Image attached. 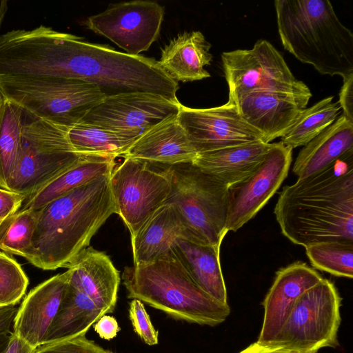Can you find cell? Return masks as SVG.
I'll use <instances>...</instances> for the list:
<instances>
[{
	"mask_svg": "<svg viewBox=\"0 0 353 353\" xmlns=\"http://www.w3.org/2000/svg\"><path fill=\"white\" fill-rule=\"evenodd\" d=\"M18 308L9 306L0 310V332L10 331Z\"/></svg>",
	"mask_w": 353,
	"mask_h": 353,
	"instance_id": "obj_40",
	"label": "cell"
},
{
	"mask_svg": "<svg viewBox=\"0 0 353 353\" xmlns=\"http://www.w3.org/2000/svg\"><path fill=\"white\" fill-rule=\"evenodd\" d=\"M94 329L101 338L106 340L114 338L120 330L115 318L107 314L103 315L95 323Z\"/></svg>",
	"mask_w": 353,
	"mask_h": 353,
	"instance_id": "obj_37",
	"label": "cell"
},
{
	"mask_svg": "<svg viewBox=\"0 0 353 353\" xmlns=\"http://www.w3.org/2000/svg\"><path fill=\"white\" fill-rule=\"evenodd\" d=\"M171 179L166 201L180 214L189 240L221 245L228 232L229 189L192 162L164 165Z\"/></svg>",
	"mask_w": 353,
	"mask_h": 353,
	"instance_id": "obj_5",
	"label": "cell"
},
{
	"mask_svg": "<svg viewBox=\"0 0 353 353\" xmlns=\"http://www.w3.org/2000/svg\"><path fill=\"white\" fill-rule=\"evenodd\" d=\"M353 151V122L344 115L308 142L299 152L292 168L298 179L321 171Z\"/></svg>",
	"mask_w": 353,
	"mask_h": 353,
	"instance_id": "obj_23",
	"label": "cell"
},
{
	"mask_svg": "<svg viewBox=\"0 0 353 353\" xmlns=\"http://www.w3.org/2000/svg\"><path fill=\"white\" fill-rule=\"evenodd\" d=\"M180 238L189 240L187 229L175 207L165 201L131 236L134 265L153 262Z\"/></svg>",
	"mask_w": 353,
	"mask_h": 353,
	"instance_id": "obj_20",
	"label": "cell"
},
{
	"mask_svg": "<svg viewBox=\"0 0 353 353\" xmlns=\"http://www.w3.org/2000/svg\"><path fill=\"white\" fill-rule=\"evenodd\" d=\"M292 150L281 141L272 143L256 170L229 189L228 232L237 231L254 218L276 193L288 174Z\"/></svg>",
	"mask_w": 353,
	"mask_h": 353,
	"instance_id": "obj_14",
	"label": "cell"
},
{
	"mask_svg": "<svg viewBox=\"0 0 353 353\" xmlns=\"http://www.w3.org/2000/svg\"><path fill=\"white\" fill-rule=\"evenodd\" d=\"M104 312L83 292L72 284L61 299L43 344L61 342L85 335Z\"/></svg>",
	"mask_w": 353,
	"mask_h": 353,
	"instance_id": "obj_25",
	"label": "cell"
},
{
	"mask_svg": "<svg viewBox=\"0 0 353 353\" xmlns=\"http://www.w3.org/2000/svg\"><path fill=\"white\" fill-rule=\"evenodd\" d=\"M28 283L21 265L6 252H0V310L17 304Z\"/></svg>",
	"mask_w": 353,
	"mask_h": 353,
	"instance_id": "obj_32",
	"label": "cell"
},
{
	"mask_svg": "<svg viewBox=\"0 0 353 353\" xmlns=\"http://www.w3.org/2000/svg\"><path fill=\"white\" fill-rule=\"evenodd\" d=\"M274 212L282 234L296 245L353 244V151L284 186Z\"/></svg>",
	"mask_w": 353,
	"mask_h": 353,
	"instance_id": "obj_1",
	"label": "cell"
},
{
	"mask_svg": "<svg viewBox=\"0 0 353 353\" xmlns=\"http://www.w3.org/2000/svg\"><path fill=\"white\" fill-rule=\"evenodd\" d=\"M122 279L128 297L138 299L176 319L214 326L230 313L191 279L172 250L153 262L125 267Z\"/></svg>",
	"mask_w": 353,
	"mask_h": 353,
	"instance_id": "obj_4",
	"label": "cell"
},
{
	"mask_svg": "<svg viewBox=\"0 0 353 353\" xmlns=\"http://www.w3.org/2000/svg\"><path fill=\"white\" fill-rule=\"evenodd\" d=\"M283 48L323 75L353 74V34L328 0H276Z\"/></svg>",
	"mask_w": 353,
	"mask_h": 353,
	"instance_id": "obj_3",
	"label": "cell"
},
{
	"mask_svg": "<svg viewBox=\"0 0 353 353\" xmlns=\"http://www.w3.org/2000/svg\"><path fill=\"white\" fill-rule=\"evenodd\" d=\"M338 101L344 115L353 122V74L343 79Z\"/></svg>",
	"mask_w": 353,
	"mask_h": 353,
	"instance_id": "obj_36",
	"label": "cell"
},
{
	"mask_svg": "<svg viewBox=\"0 0 353 353\" xmlns=\"http://www.w3.org/2000/svg\"><path fill=\"white\" fill-rule=\"evenodd\" d=\"M66 268L70 284L85 293L105 314L113 312L120 276L106 254L88 246Z\"/></svg>",
	"mask_w": 353,
	"mask_h": 353,
	"instance_id": "obj_18",
	"label": "cell"
},
{
	"mask_svg": "<svg viewBox=\"0 0 353 353\" xmlns=\"http://www.w3.org/2000/svg\"><path fill=\"white\" fill-rule=\"evenodd\" d=\"M23 110L4 98L0 107V188L9 191L21 148Z\"/></svg>",
	"mask_w": 353,
	"mask_h": 353,
	"instance_id": "obj_27",
	"label": "cell"
},
{
	"mask_svg": "<svg viewBox=\"0 0 353 353\" xmlns=\"http://www.w3.org/2000/svg\"><path fill=\"white\" fill-rule=\"evenodd\" d=\"M33 353H114L104 349L85 335L61 342L43 344Z\"/></svg>",
	"mask_w": 353,
	"mask_h": 353,
	"instance_id": "obj_33",
	"label": "cell"
},
{
	"mask_svg": "<svg viewBox=\"0 0 353 353\" xmlns=\"http://www.w3.org/2000/svg\"><path fill=\"white\" fill-rule=\"evenodd\" d=\"M272 144L259 141L198 153L192 163L230 189L256 170Z\"/></svg>",
	"mask_w": 353,
	"mask_h": 353,
	"instance_id": "obj_21",
	"label": "cell"
},
{
	"mask_svg": "<svg viewBox=\"0 0 353 353\" xmlns=\"http://www.w3.org/2000/svg\"><path fill=\"white\" fill-rule=\"evenodd\" d=\"M177 114L169 116L146 130L122 157L161 165L192 162L198 153Z\"/></svg>",
	"mask_w": 353,
	"mask_h": 353,
	"instance_id": "obj_19",
	"label": "cell"
},
{
	"mask_svg": "<svg viewBox=\"0 0 353 353\" xmlns=\"http://www.w3.org/2000/svg\"><path fill=\"white\" fill-rule=\"evenodd\" d=\"M239 353H307L281 345L262 344L255 342Z\"/></svg>",
	"mask_w": 353,
	"mask_h": 353,
	"instance_id": "obj_38",
	"label": "cell"
},
{
	"mask_svg": "<svg viewBox=\"0 0 353 353\" xmlns=\"http://www.w3.org/2000/svg\"><path fill=\"white\" fill-rule=\"evenodd\" d=\"M229 88V103L235 104L254 91H273L310 99V88L292 74L282 54L268 41L258 40L250 50L221 54Z\"/></svg>",
	"mask_w": 353,
	"mask_h": 353,
	"instance_id": "obj_9",
	"label": "cell"
},
{
	"mask_svg": "<svg viewBox=\"0 0 353 353\" xmlns=\"http://www.w3.org/2000/svg\"><path fill=\"white\" fill-rule=\"evenodd\" d=\"M328 97L305 108L290 130L281 137V142L292 149L304 146L328 126L341 113L338 102Z\"/></svg>",
	"mask_w": 353,
	"mask_h": 353,
	"instance_id": "obj_29",
	"label": "cell"
},
{
	"mask_svg": "<svg viewBox=\"0 0 353 353\" xmlns=\"http://www.w3.org/2000/svg\"><path fill=\"white\" fill-rule=\"evenodd\" d=\"M38 211L19 209L6 217L0 225V250L28 260Z\"/></svg>",
	"mask_w": 353,
	"mask_h": 353,
	"instance_id": "obj_30",
	"label": "cell"
},
{
	"mask_svg": "<svg viewBox=\"0 0 353 353\" xmlns=\"http://www.w3.org/2000/svg\"><path fill=\"white\" fill-rule=\"evenodd\" d=\"M341 305L334 285L323 279L299 296L282 328L268 344L307 353L336 347Z\"/></svg>",
	"mask_w": 353,
	"mask_h": 353,
	"instance_id": "obj_8",
	"label": "cell"
},
{
	"mask_svg": "<svg viewBox=\"0 0 353 353\" xmlns=\"http://www.w3.org/2000/svg\"><path fill=\"white\" fill-rule=\"evenodd\" d=\"M305 252L312 265L334 276L352 279L353 244L327 242L310 245Z\"/></svg>",
	"mask_w": 353,
	"mask_h": 353,
	"instance_id": "obj_31",
	"label": "cell"
},
{
	"mask_svg": "<svg viewBox=\"0 0 353 353\" xmlns=\"http://www.w3.org/2000/svg\"><path fill=\"white\" fill-rule=\"evenodd\" d=\"M12 332L11 331L0 332V353H5Z\"/></svg>",
	"mask_w": 353,
	"mask_h": 353,
	"instance_id": "obj_41",
	"label": "cell"
},
{
	"mask_svg": "<svg viewBox=\"0 0 353 353\" xmlns=\"http://www.w3.org/2000/svg\"><path fill=\"white\" fill-rule=\"evenodd\" d=\"M309 101L287 93L260 90L243 95L235 105L242 118L268 143L290 130Z\"/></svg>",
	"mask_w": 353,
	"mask_h": 353,
	"instance_id": "obj_16",
	"label": "cell"
},
{
	"mask_svg": "<svg viewBox=\"0 0 353 353\" xmlns=\"http://www.w3.org/2000/svg\"><path fill=\"white\" fill-rule=\"evenodd\" d=\"M68 131L23 110L21 153L9 191L28 197L91 155L74 150Z\"/></svg>",
	"mask_w": 353,
	"mask_h": 353,
	"instance_id": "obj_7",
	"label": "cell"
},
{
	"mask_svg": "<svg viewBox=\"0 0 353 353\" xmlns=\"http://www.w3.org/2000/svg\"><path fill=\"white\" fill-rule=\"evenodd\" d=\"M130 319L135 333L149 345H157L159 341L158 332L154 329L143 303L133 299L129 308Z\"/></svg>",
	"mask_w": 353,
	"mask_h": 353,
	"instance_id": "obj_34",
	"label": "cell"
},
{
	"mask_svg": "<svg viewBox=\"0 0 353 353\" xmlns=\"http://www.w3.org/2000/svg\"><path fill=\"white\" fill-rule=\"evenodd\" d=\"M163 16L164 8L158 3L134 0L110 4L103 12L89 17L84 24L126 54L139 55L157 39Z\"/></svg>",
	"mask_w": 353,
	"mask_h": 353,
	"instance_id": "obj_11",
	"label": "cell"
},
{
	"mask_svg": "<svg viewBox=\"0 0 353 353\" xmlns=\"http://www.w3.org/2000/svg\"><path fill=\"white\" fill-rule=\"evenodd\" d=\"M221 245H202L178 239L171 250L193 281L216 301L227 304L228 296L220 262Z\"/></svg>",
	"mask_w": 353,
	"mask_h": 353,
	"instance_id": "obj_24",
	"label": "cell"
},
{
	"mask_svg": "<svg viewBox=\"0 0 353 353\" xmlns=\"http://www.w3.org/2000/svg\"><path fill=\"white\" fill-rule=\"evenodd\" d=\"M323 278L301 261L280 269L262 305L263 321L257 342L270 343L279 332L299 296Z\"/></svg>",
	"mask_w": 353,
	"mask_h": 353,
	"instance_id": "obj_15",
	"label": "cell"
},
{
	"mask_svg": "<svg viewBox=\"0 0 353 353\" xmlns=\"http://www.w3.org/2000/svg\"><path fill=\"white\" fill-rule=\"evenodd\" d=\"M68 136L78 153L114 157L123 156L137 139L83 123L68 129Z\"/></svg>",
	"mask_w": 353,
	"mask_h": 353,
	"instance_id": "obj_28",
	"label": "cell"
},
{
	"mask_svg": "<svg viewBox=\"0 0 353 353\" xmlns=\"http://www.w3.org/2000/svg\"><path fill=\"white\" fill-rule=\"evenodd\" d=\"M5 219H6V218H5ZM5 219H0V225H1V224L2 223V222L3 221V220H4Z\"/></svg>",
	"mask_w": 353,
	"mask_h": 353,
	"instance_id": "obj_44",
	"label": "cell"
},
{
	"mask_svg": "<svg viewBox=\"0 0 353 353\" xmlns=\"http://www.w3.org/2000/svg\"><path fill=\"white\" fill-rule=\"evenodd\" d=\"M181 104L147 92L108 95L80 123L137 139L152 126L178 114Z\"/></svg>",
	"mask_w": 353,
	"mask_h": 353,
	"instance_id": "obj_12",
	"label": "cell"
},
{
	"mask_svg": "<svg viewBox=\"0 0 353 353\" xmlns=\"http://www.w3.org/2000/svg\"><path fill=\"white\" fill-rule=\"evenodd\" d=\"M110 187L116 214L132 236L167 201L171 179L164 165L124 158L112 170Z\"/></svg>",
	"mask_w": 353,
	"mask_h": 353,
	"instance_id": "obj_10",
	"label": "cell"
},
{
	"mask_svg": "<svg viewBox=\"0 0 353 353\" xmlns=\"http://www.w3.org/2000/svg\"><path fill=\"white\" fill-rule=\"evenodd\" d=\"M211 44L200 31L185 32L170 40L157 61L175 81H194L210 77L204 69L211 63Z\"/></svg>",
	"mask_w": 353,
	"mask_h": 353,
	"instance_id": "obj_22",
	"label": "cell"
},
{
	"mask_svg": "<svg viewBox=\"0 0 353 353\" xmlns=\"http://www.w3.org/2000/svg\"><path fill=\"white\" fill-rule=\"evenodd\" d=\"M110 175L100 176L37 210L28 260L37 268H66L88 247L94 234L114 213Z\"/></svg>",
	"mask_w": 353,
	"mask_h": 353,
	"instance_id": "obj_2",
	"label": "cell"
},
{
	"mask_svg": "<svg viewBox=\"0 0 353 353\" xmlns=\"http://www.w3.org/2000/svg\"><path fill=\"white\" fill-rule=\"evenodd\" d=\"M26 199L23 195L0 188V219L18 211Z\"/></svg>",
	"mask_w": 353,
	"mask_h": 353,
	"instance_id": "obj_35",
	"label": "cell"
},
{
	"mask_svg": "<svg viewBox=\"0 0 353 353\" xmlns=\"http://www.w3.org/2000/svg\"><path fill=\"white\" fill-rule=\"evenodd\" d=\"M35 347L13 332L5 353H33Z\"/></svg>",
	"mask_w": 353,
	"mask_h": 353,
	"instance_id": "obj_39",
	"label": "cell"
},
{
	"mask_svg": "<svg viewBox=\"0 0 353 353\" xmlns=\"http://www.w3.org/2000/svg\"><path fill=\"white\" fill-rule=\"evenodd\" d=\"M7 3V1L0 0V28L8 10Z\"/></svg>",
	"mask_w": 353,
	"mask_h": 353,
	"instance_id": "obj_42",
	"label": "cell"
},
{
	"mask_svg": "<svg viewBox=\"0 0 353 353\" xmlns=\"http://www.w3.org/2000/svg\"><path fill=\"white\" fill-rule=\"evenodd\" d=\"M3 100V94H2V93H1V92L0 90V107H1V104H2Z\"/></svg>",
	"mask_w": 353,
	"mask_h": 353,
	"instance_id": "obj_43",
	"label": "cell"
},
{
	"mask_svg": "<svg viewBox=\"0 0 353 353\" xmlns=\"http://www.w3.org/2000/svg\"><path fill=\"white\" fill-rule=\"evenodd\" d=\"M177 117L197 153L265 142L264 136L242 118L235 104L229 102L210 108L181 104Z\"/></svg>",
	"mask_w": 353,
	"mask_h": 353,
	"instance_id": "obj_13",
	"label": "cell"
},
{
	"mask_svg": "<svg viewBox=\"0 0 353 353\" xmlns=\"http://www.w3.org/2000/svg\"><path fill=\"white\" fill-rule=\"evenodd\" d=\"M114 157L89 155L57 176L23 201L21 209L37 210L61 195L103 175H110Z\"/></svg>",
	"mask_w": 353,
	"mask_h": 353,
	"instance_id": "obj_26",
	"label": "cell"
},
{
	"mask_svg": "<svg viewBox=\"0 0 353 353\" xmlns=\"http://www.w3.org/2000/svg\"><path fill=\"white\" fill-rule=\"evenodd\" d=\"M0 90L23 110L68 129L106 97L96 85L54 77H5Z\"/></svg>",
	"mask_w": 353,
	"mask_h": 353,
	"instance_id": "obj_6",
	"label": "cell"
},
{
	"mask_svg": "<svg viewBox=\"0 0 353 353\" xmlns=\"http://www.w3.org/2000/svg\"><path fill=\"white\" fill-rule=\"evenodd\" d=\"M69 281L67 270L31 290L18 308L13 333L35 348L43 345Z\"/></svg>",
	"mask_w": 353,
	"mask_h": 353,
	"instance_id": "obj_17",
	"label": "cell"
}]
</instances>
